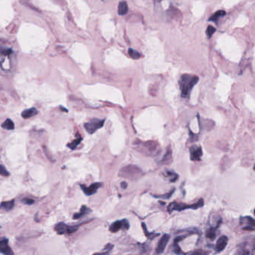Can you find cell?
I'll return each instance as SVG.
<instances>
[{"label": "cell", "mask_w": 255, "mask_h": 255, "mask_svg": "<svg viewBox=\"0 0 255 255\" xmlns=\"http://www.w3.org/2000/svg\"><path fill=\"white\" fill-rule=\"evenodd\" d=\"M225 14H226V12H225V11H223V10H220V11H216L213 15H212L209 20V21L216 22L218 19L224 17Z\"/></svg>", "instance_id": "ffe728a7"}, {"label": "cell", "mask_w": 255, "mask_h": 255, "mask_svg": "<svg viewBox=\"0 0 255 255\" xmlns=\"http://www.w3.org/2000/svg\"><path fill=\"white\" fill-rule=\"evenodd\" d=\"M82 140V138L81 137H78L75 140H74L72 142H70V144H68L67 146H68L69 148H70L71 150H74V149H76V147L80 144Z\"/></svg>", "instance_id": "cb8c5ba5"}, {"label": "cell", "mask_w": 255, "mask_h": 255, "mask_svg": "<svg viewBox=\"0 0 255 255\" xmlns=\"http://www.w3.org/2000/svg\"><path fill=\"white\" fill-rule=\"evenodd\" d=\"M128 54H129V55L132 58L136 59V60L139 59V58L141 57V53H139L138 52L136 51V50H133L132 48H129V50H128Z\"/></svg>", "instance_id": "603a6c76"}, {"label": "cell", "mask_w": 255, "mask_h": 255, "mask_svg": "<svg viewBox=\"0 0 255 255\" xmlns=\"http://www.w3.org/2000/svg\"><path fill=\"white\" fill-rule=\"evenodd\" d=\"M228 243V238L226 236H221L219 239H218L216 245V251L217 252H221L224 251V249L226 248L227 245Z\"/></svg>", "instance_id": "8fae6325"}, {"label": "cell", "mask_w": 255, "mask_h": 255, "mask_svg": "<svg viewBox=\"0 0 255 255\" xmlns=\"http://www.w3.org/2000/svg\"><path fill=\"white\" fill-rule=\"evenodd\" d=\"M134 146L138 151L149 157L157 156L160 152V146L157 141H143L137 140L134 141Z\"/></svg>", "instance_id": "6da1fadb"}, {"label": "cell", "mask_w": 255, "mask_h": 255, "mask_svg": "<svg viewBox=\"0 0 255 255\" xmlns=\"http://www.w3.org/2000/svg\"><path fill=\"white\" fill-rule=\"evenodd\" d=\"M171 159H172V150L170 147H168L167 152L165 154L162 161H161V163H164V164L169 163L171 161Z\"/></svg>", "instance_id": "ac0fdd59"}, {"label": "cell", "mask_w": 255, "mask_h": 255, "mask_svg": "<svg viewBox=\"0 0 255 255\" xmlns=\"http://www.w3.org/2000/svg\"><path fill=\"white\" fill-rule=\"evenodd\" d=\"M215 32H216V29L213 26H209L207 27V29H206V34L208 38H211V36L213 35Z\"/></svg>", "instance_id": "484cf974"}, {"label": "cell", "mask_w": 255, "mask_h": 255, "mask_svg": "<svg viewBox=\"0 0 255 255\" xmlns=\"http://www.w3.org/2000/svg\"><path fill=\"white\" fill-rule=\"evenodd\" d=\"M199 79L197 76H192L189 74H183L181 76L180 82L181 96L183 98H189L194 86L198 82Z\"/></svg>", "instance_id": "7a4b0ae2"}, {"label": "cell", "mask_w": 255, "mask_h": 255, "mask_svg": "<svg viewBox=\"0 0 255 255\" xmlns=\"http://www.w3.org/2000/svg\"><path fill=\"white\" fill-rule=\"evenodd\" d=\"M22 203H24V204H28V205H31V204H33L34 203V201L31 198H24V199H22Z\"/></svg>", "instance_id": "f546056e"}, {"label": "cell", "mask_w": 255, "mask_h": 255, "mask_svg": "<svg viewBox=\"0 0 255 255\" xmlns=\"http://www.w3.org/2000/svg\"><path fill=\"white\" fill-rule=\"evenodd\" d=\"M38 113V110L34 108H31L29 109H26V110L22 111L21 115L23 118L27 119L29 118H32L33 116L36 115Z\"/></svg>", "instance_id": "5bb4252c"}, {"label": "cell", "mask_w": 255, "mask_h": 255, "mask_svg": "<svg viewBox=\"0 0 255 255\" xmlns=\"http://www.w3.org/2000/svg\"><path fill=\"white\" fill-rule=\"evenodd\" d=\"M129 228V224L126 219H123L121 221H116L109 227V231L112 233H116L121 229L128 230Z\"/></svg>", "instance_id": "8992f818"}, {"label": "cell", "mask_w": 255, "mask_h": 255, "mask_svg": "<svg viewBox=\"0 0 255 255\" xmlns=\"http://www.w3.org/2000/svg\"><path fill=\"white\" fill-rule=\"evenodd\" d=\"M191 159L192 161H199L203 155V151L201 147L193 146L190 149Z\"/></svg>", "instance_id": "30bf717a"}, {"label": "cell", "mask_w": 255, "mask_h": 255, "mask_svg": "<svg viewBox=\"0 0 255 255\" xmlns=\"http://www.w3.org/2000/svg\"><path fill=\"white\" fill-rule=\"evenodd\" d=\"M0 175L3 177L9 176V173L7 171V169L3 165H0Z\"/></svg>", "instance_id": "4316f807"}, {"label": "cell", "mask_w": 255, "mask_h": 255, "mask_svg": "<svg viewBox=\"0 0 255 255\" xmlns=\"http://www.w3.org/2000/svg\"><path fill=\"white\" fill-rule=\"evenodd\" d=\"M12 50L11 49H4V48H0V53L4 55H8L12 53Z\"/></svg>", "instance_id": "f1b7e54d"}, {"label": "cell", "mask_w": 255, "mask_h": 255, "mask_svg": "<svg viewBox=\"0 0 255 255\" xmlns=\"http://www.w3.org/2000/svg\"><path fill=\"white\" fill-rule=\"evenodd\" d=\"M104 122H105L104 120L94 118L88 121V122L86 123V124H84V126L85 128H86V131H87L89 134H93V133H95L98 129L103 127L104 125Z\"/></svg>", "instance_id": "5b68a950"}, {"label": "cell", "mask_w": 255, "mask_h": 255, "mask_svg": "<svg viewBox=\"0 0 255 255\" xmlns=\"http://www.w3.org/2000/svg\"><path fill=\"white\" fill-rule=\"evenodd\" d=\"M119 177L129 180H137L141 177L143 171L138 166L134 165H128L120 170Z\"/></svg>", "instance_id": "3957f363"}, {"label": "cell", "mask_w": 255, "mask_h": 255, "mask_svg": "<svg viewBox=\"0 0 255 255\" xmlns=\"http://www.w3.org/2000/svg\"><path fill=\"white\" fill-rule=\"evenodd\" d=\"M128 12V6L127 3L124 1V0H122L121 2H120L118 5V14L120 15H124L126 14Z\"/></svg>", "instance_id": "e0dca14e"}, {"label": "cell", "mask_w": 255, "mask_h": 255, "mask_svg": "<svg viewBox=\"0 0 255 255\" xmlns=\"http://www.w3.org/2000/svg\"><path fill=\"white\" fill-rule=\"evenodd\" d=\"M2 128L8 129V130H12V129H14V124L11 119H7L2 124Z\"/></svg>", "instance_id": "7402d4cb"}, {"label": "cell", "mask_w": 255, "mask_h": 255, "mask_svg": "<svg viewBox=\"0 0 255 255\" xmlns=\"http://www.w3.org/2000/svg\"><path fill=\"white\" fill-rule=\"evenodd\" d=\"M203 206H204V200H203V199H200L196 204H191V205H187V204H178V203L173 202L169 204V206H168V210L169 213H172L173 211L175 210L182 211L187 209H198V208L202 207Z\"/></svg>", "instance_id": "277c9868"}, {"label": "cell", "mask_w": 255, "mask_h": 255, "mask_svg": "<svg viewBox=\"0 0 255 255\" xmlns=\"http://www.w3.org/2000/svg\"><path fill=\"white\" fill-rule=\"evenodd\" d=\"M218 227V225L216 227V228H213V227H212V228L208 229L207 231H206V238L211 239V240H213V239L216 238V229H217Z\"/></svg>", "instance_id": "d6986e66"}, {"label": "cell", "mask_w": 255, "mask_h": 255, "mask_svg": "<svg viewBox=\"0 0 255 255\" xmlns=\"http://www.w3.org/2000/svg\"><path fill=\"white\" fill-rule=\"evenodd\" d=\"M142 226H143V229H144V232H145V235L147 236V238L150 239H153V238H155L156 237H157V236H159V234L158 233H149V232H147L146 228H145V224H142Z\"/></svg>", "instance_id": "d4e9b609"}, {"label": "cell", "mask_w": 255, "mask_h": 255, "mask_svg": "<svg viewBox=\"0 0 255 255\" xmlns=\"http://www.w3.org/2000/svg\"><path fill=\"white\" fill-rule=\"evenodd\" d=\"M241 225H243L244 230H254L255 228V222L253 218L250 216H245L241 217L240 219Z\"/></svg>", "instance_id": "52a82bcc"}, {"label": "cell", "mask_w": 255, "mask_h": 255, "mask_svg": "<svg viewBox=\"0 0 255 255\" xmlns=\"http://www.w3.org/2000/svg\"><path fill=\"white\" fill-rule=\"evenodd\" d=\"M90 212H91V210L89 209V208H88L86 206H82L80 211H79V213H76V214L74 215V219H79V218L83 217V216H86V215L88 214Z\"/></svg>", "instance_id": "9a60e30c"}, {"label": "cell", "mask_w": 255, "mask_h": 255, "mask_svg": "<svg viewBox=\"0 0 255 255\" xmlns=\"http://www.w3.org/2000/svg\"><path fill=\"white\" fill-rule=\"evenodd\" d=\"M165 177L171 182H175L178 179V175L172 171H166V172H165Z\"/></svg>", "instance_id": "44dd1931"}, {"label": "cell", "mask_w": 255, "mask_h": 255, "mask_svg": "<svg viewBox=\"0 0 255 255\" xmlns=\"http://www.w3.org/2000/svg\"><path fill=\"white\" fill-rule=\"evenodd\" d=\"M79 227L78 226H72V227H68V230H67V233H72L76 232L77 230V229Z\"/></svg>", "instance_id": "4dcf8cb0"}, {"label": "cell", "mask_w": 255, "mask_h": 255, "mask_svg": "<svg viewBox=\"0 0 255 255\" xmlns=\"http://www.w3.org/2000/svg\"><path fill=\"white\" fill-rule=\"evenodd\" d=\"M68 227L69 226H67L66 224L63 223V222H61V223L57 224V225H55V231L57 232V233L62 235V234L67 233V230H68Z\"/></svg>", "instance_id": "4fadbf2b"}, {"label": "cell", "mask_w": 255, "mask_h": 255, "mask_svg": "<svg viewBox=\"0 0 255 255\" xmlns=\"http://www.w3.org/2000/svg\"><path fill=\"white\" fill-rule=\"evenodd\" d=\"M101 183H94L88 187L86 186V185H81L80 186L82 189L83 191V192H84L86 195L90 196L96 193L98 189L101 186Z\"/></svg>", "instance_id": "ba28073f"}, {"label": "cell", "mask_w": 255, "mask_h": 255, "mask_svg": "<svg viewBox=\"0 0 255 255\" xmlns=\"http://www.w3.org/2000/svg\"><path fill=\"white\" fill-rule=\"evenodd\" d=\"M0 253L6 255L13 254L11 248L8 245V240L6 239L0 240Z\"/></svg>", "instance_id": "7c38bea8"}, {"label": "cell", "mask_w": 255, "mask_h": 255, "mask_svg": "<svg viewBox=\"0 0 255 255\" xmlns=\"http://www.w3.org/2000/svg\"><path fill=\"white\" fill-rule=\"evenodd\" d=\"M14 200H11L10 201H5L0 204V209H2L6 211H10L14 206Z\"/></svg>", "instance_id": "2e32d148"}, {"label": "cell", "mask_w": 255, "mask_h": 255, "mask_svg": "<svg viewBox=\"0 0 255 255\" xmlns=\"http://www.w3.org/2000/svg\"><path fill=\"white\" fill-rule=\"evenodd\" d=\"M174 192V189H173L172 191H171V192H169V193L166 194V195H154V197H159V198H164V199H168L170 197H171V195H173V193Z\"/></svg>", "instance_id": "83f0119b"}, {"label": "cell", "mask_w": 255, "mask_h": 255, "mask_svg": "<svg viewBox=\"0 0 255 255\" xmlns=\"http://www.w3.org/2000/svg\"><path fill=\"white\" fill-rule=\"evenodd\" d=\"M170 239V235L168 234H164L162 237H161L160 240H159V243H158V245L157 247V254H162V253L164 252L166 246L169 242Z\"/></svg>", "instance_id": "9c48e42d"}, {"label": "cell", "mask_w": 255, "mask_h": 255, "mask_svg": "<svg viewBox=\"0 0 255 255\" xmlns=\"http://www.w3.org/2000/svg\"><path fill=\"white\" fill-rule=\"evenodd\" d=\"M121 186L123 189H126V187H127V183H125V182H122L121 184Z\"/></svg>", "instance_id": "1f68e13d"}]
</instances>
